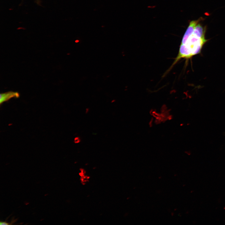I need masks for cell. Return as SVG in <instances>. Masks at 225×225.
<instances>
[{
	"label": "cell",
	"instance_id": "1",
	"mask_svg": "<svg viewBox=\"0 0 225 225\" xmlns=\"http://www.w3.org/2000/svg\"><path fill=\"white\" fill-rule=\"evenodd\" d=\"M19 97V93L16 92L10 91L1 93L0 94V104L1 105L4 102L12 98H18Z\"/></svg>",
	"mask_w": 225,
	"mask_h": 225
},
{
	"label": "cell",
	"instance_id": "2",
	"mask_svg": "<svg viewBox=\"0 0 225 225\" xmlns=\"http://www.w3.org/2000/svg\"><path fill=\"white\" fill-rule=\"evenodd\" d=\"M74 141L75 143H78L80 142V138L78 137H76L75 138Z\"/></svg>",
	"mask_w": 225,
	"mask_h": 225
},
{
	"label": "cell",
	"instance_id": "3",
	"mask_svg": "<svg viewBox=\"0 0 225 225\" xmlns=\"http://www.w3.org/2000/svg\"><path fill=\"white\" fill-rule=\"evenodd\" d=\"M9 224L8 223L5 222H0V224L1 225H8Z\"/></svg>",
	"mask_w": 225,
	"mask_h": 225
}]
</instances>
